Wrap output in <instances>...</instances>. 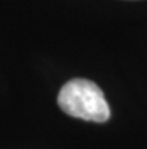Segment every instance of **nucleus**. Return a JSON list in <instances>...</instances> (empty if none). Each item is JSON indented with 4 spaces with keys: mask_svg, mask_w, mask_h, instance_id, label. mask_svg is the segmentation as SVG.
I'll list each match as a JSON object with an SVG mask.
<instances>
[{
    "mask_svg": "<svg viewBox=\"0 0 147 149\" xmlns=\"http://www.w3.org/2000/svg\"><path fill=\"white\" fill-rule=\"evenodd\" d=\"M57 104L66 115L89 122H107L110 106L101 87L86 78H74L62 86Z\"/></svg>",
    "mask_w": 147,
    "mask_h": 149,
    "instance_id": "nucleus-1",
    "label": "nucleus"
}]
</instances>
